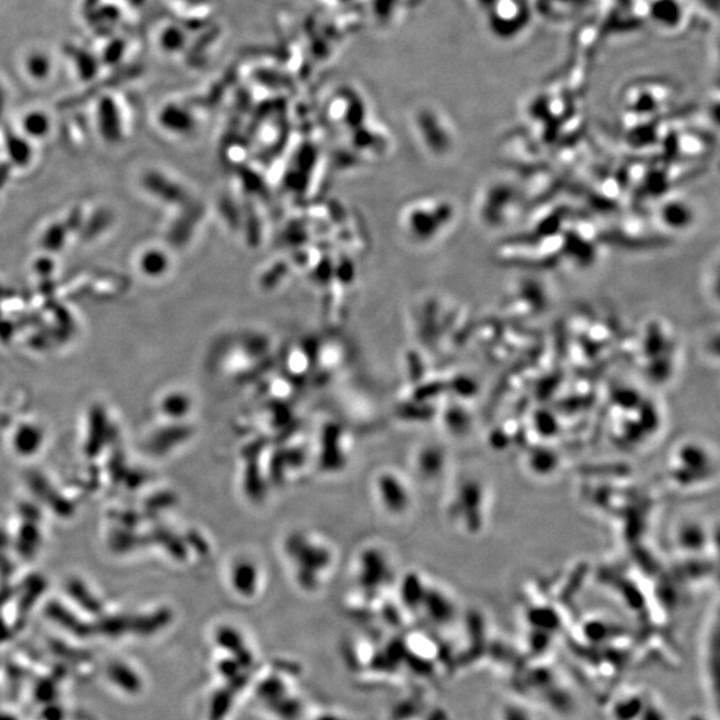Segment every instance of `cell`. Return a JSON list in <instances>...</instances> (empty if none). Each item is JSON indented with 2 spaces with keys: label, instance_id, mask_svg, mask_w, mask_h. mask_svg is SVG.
<instances>
[{
  "label": "cell",
  "instance_id": "277c9868",
  "mask_svg": "<svg viewBox=\"0 0 720 720\" xmlns=\"http://www.w3.org/2000/svg\"><path fill=\"white\" fill-rule=\"evenodd\" d=\"M23 130L34 138L44 137L50 130V120L40 112H32L24 117Z\"/></svg>",
  "mask_w": 720,
  "mask_h": 720
},
{
  "label": "cell",
  "instance_id": "6da1fadb",
  "mask_svg": "<svg viewBox=\"0 0 720 720\" xmlns=\"http://www.w3.org/2000/svg\"><path fill=\"white\" fill-rule=\"evenodd\" d=\"M377 492L383 507L392 514H401L408 506L406 486L394 474H381L378 477Z\"/></svg>",
  "mask_w": 720,
  "mask_h": 720
},
{
  "label": "cell",
  "instance_id": "7a4b0ae2",
  "mask_svg": "<svg viewBox=\"0 0 720 720\" xmlns=\"http://www.w3.org/2000/svg\"><path fill=\"white\" fill-rule=\"evenodd\" d=\"M231 586L241 597H254L259 588V568L252 560L240 558L231 567Z\"/></svg>",
  "mask_w": 720,
  "mask_h": 720
},
{
  "label": "cell",
  "instance_id": "3957f363",
  "mask_svg": "<svg viewBox=\"0 0 720 720\" xmlns=\"http://www.w3.org/2000/svg\"><path fill=\"white\" fill-rule=\"evenodd\" d=\"M166 266H167V263L164 259V255L157 250L146 251L140 257V271L147 277H158L166 270Z\"/></svg>",
  "mask_w": 720,
  "mask_h": 720
}]
</instances>
